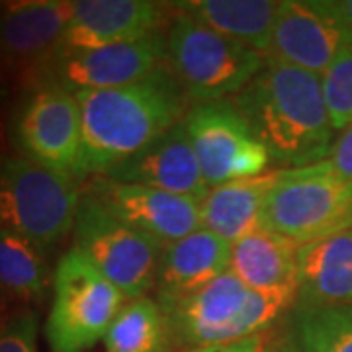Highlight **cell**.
<instances>
[{
  "instance_id": "1",
  "label": "cell",
  "mask_w": 352,
  "mask_h": 352,
  "mask_svg": "<svg viewBox=\"0 0 352 352\" xmlns=\"http://www.w3.org/2000/svg\"><path fill=\"white\" fill-rule=\"evenodd\" d=\"M82 151L76 178L102 176L182 122L188 98L164 65L133 85L76 92Z\"/></svg>"
},
{
  "instance_id": "2",
  "label": "cell",
  "mask_w": 352,
  "mask_h": 352,
  "mask_svg": "<svg viewBox=\"0 0 352 352\" xmlns=\"http://www.w3.org/2000/svg\"><path fill=\"white\" fill-rule=\"evenodd\" d=\"M229 102L261 139L272 163L300 168L329 159L337 133L321 76L266 59L261 73Z\"/></svg>"
},
{
  "instance_id": "3",
  "label": "cell",
  "mask_w": 352,
  "mask_h": 352,
  "mask_svg": "<svg viewBox=\"0 0 352 352\" xmlns=\"http://www.w3.org/2000/svg\"><path fill=\"white\" fill-rule=\"evenodd\" d=\"M175 349L192 351L264 335L296 307L298 288L258 292L229 270L188 296H157Z\"/></svg>"
},
{
  "instance_id": "4",
  "label": "cell",
  "mask_w": 352,
  "mask_h": 352,
  "mask_svg": "<svg viewBox=\"0 0 352 352\" xmlns=\"http://www.w3.org/2000/svg\"><path fill=\"white\" fill-rule=\"evenodd\" d=\"M164 38L166 67L192 106L233 98L266 63L264 55L178 10Z\"/></svg>"
},
{
  "instance_id": "5",
  "label": "cell",
  "mask_w": 352,
  "mask_h": 352,
  "mask_svg": "<svg viewBox=\"0 0 352 352\" xmlns=\"http://www.w3.org/2000/svg\"><path fill=\"white\" fill-rule=\"evenodd\" d=\"M75 176L30 161H0V229L14 231L50 252L73 231L80 188Z\"/></svg>"
},
{
  "instance_id": "6",
  "label": "cell",
  "mask_w": 352,
  "mask_h": 352,
  "mask_svg": "<svg viewBox=\"0 0 352 352\" xmlns=\"http://www.w3.org/2000/svg\"><path fill=\"white\" fill-rule=\"evenodd\" d=\"M352 226V182L329 161L280 168L264 204L263 227L305 245Z\"/></svg>"
},
{
  "instance_id": "7",
  "label": "cell",
  "mask_w": 352,
  "mask_h": 352,
  "mask_svg": "<svg viewBox=\"0 0 352 352\" xmlns=\"http://www.w3.org/2000/svg\"><path fill=\"white\" fill-rule=\"evenodd\" d=\"M127 303L113 286L75 247L53 272V302L45 337L53 352H85L106 337L113 319Z\"/></svg>"
},
{
  "instance_id": "8",
  "label": "cell",
  "mask_w": 352,
  "mask_h": 352,
  "mask_svg": "<svg viewBox=\"0 0 352 352\" xmlns=\"http://www.w3.org/2000/svg\"><path fill=\"white\" fill-rule=\"evenodd\" d=\"M75 249L87 256L127 300L149 294L157 284L163 245L110 214L100 201L80 192Z\"/></svg>"
},
{
  "instance_id": "9",
  "label": "cell",
  "mask_w": 352,
  "mask_h": 352,
  "mask_svg": "<svg viewBox=\"0 0 352 352\" xmlns=\"http://www.w3.org/2000/svg\"><path fill=\"white\" fill-rule=\"evenodd\" d=\"M166 65L163 30L151 36L94 50H59L34 71L38 87L67 92L108 90L133 85Z\"/></svg>"
},
{
  "instance_id": "10",
  "label": "cell",
  "mask_w": 352,
  "mask_h": 352,
  "mask_svg": "<svg viewBox=\"0 0 352 352\" xmlns=\"http://www.w3.org/2000/svg\"><path fill=\"white\" fill-rule=\"evenodd\" d=\"M182 124L210 190L268 173L270 155L229 100L190 106Z\"/></svg>"
},
{
  "instance_id": "11",
  "label": "cell",
  "mask_w": 352,
  "mask_h": 352,
  "mask_svg": "<svg viewBox=\"0 0 352 352\" xmlns=\"http://www.w3.org/2000/svg\"><path fill=\"white\" fill-rule=\"evenodd\" d=\"M14 139L22 157L76 178L82 124L75 94L57 87L34 88L16 113Z\"/></svg>"
},
{
  "instance_id": "12",
  "label": "cell",
  "mask_w": 352,
  "mask_h": 352,
  "mask_svg": "<svg viewBox=\"0 0 352 352\" xmlns=\"http://www.w3.org/2000/svg\"><path fill=\"white\" fill-rule=\"evenodd\" d=\"M80 192L163 247L201 227L200 201L192 198L139 184L112 182L104 176H92Z\"/></svg>"
},
{
  "instance_id": "13",
  "label": "cell",
  "mask_w": 352,
  "mask_h": 352,
  "mask_svg": "<svg viewBox=\"0 0 352 352\" xmlns=\"http://www.w3.org/2000/svg\"><path fill=\"white\" fill-rule=\"evenodd\" d=\"M349 43V36L321 0H284L278 2L266 59L323 76Z\"/></svg>"
},
{
  "instance_id": "14",
  "label": "cell",
  "mask_w": 352,
  "mask_h": 352,
  "mask_svg": "<svg viewBox=\"0 0 352 352\" xmlns=\"http://www.w3.org/2000/svg\"><path fill=\"white\" fill-rule=\"evenodd\" d=\"M102 176L112 182L163 190L200 204L210 194L182 122Z\"/></svg>"
},
{
  "instance_id": "15",
  "label": "cell",
  "mask_w": 352,
  "mask_h": 352,
  "mask_svg": "<svg viewBox=\"0 0 352 352\" xmlns=\"http://www.w3.org/2000/svg\"><path fill=\"white\" fill-rule=\"evenodd\" d=\"M166 4L153 0H73L63 50H94L161 32Z\"/></svg>"
},
{
  "instance_id": "16",
  "label": "cell",
  "mask_w": 352,
  "mask_h": 352,
  "mask_svg": "<svg viewBox=\"0 0 352 352\" xmlns=\"http://www.w3.org/2000/svg\"><path fill=\"white\" fill-rule=\"evenodd\" d=\"M71 18L69 0H24L0 6V57L32 69L61 47Z\"/></svg>"
},
{
  "instance_id": "17",
  "label": "cell",
  "mask_w": 352,
  "mask_h": 352,
  "mask_svg": "<svg viewBox=\"0 0 352 352\" xmlns=\"http://www.w3.org/2000/svg\"><path fill=\"white\" fill-rule=\"evenodd\" d=\"M352 305V226L300 245L298 302L294 309Z\"/></svg>"
},
{
  "instance_id": "18",
  "label": "cell",
  "mask_w": 352,
  "mask_h": 352,
  "mask_svg": "<svg viewBox=\"0 0 352 352\" xmlns=\"http://www.w3.org/2000/svg\"><path fill=\"white\" fill-rule=\"evenodd\" d=\"M231 261V243L196 229L182 239L166 245L157 272V296H188L226 274Z\"/></svg>"
},
{
  "instance_id": "19",
  "label": "cell",
  "mask_w": 352,
  "mask_h": 352,
  "mask_svg": "<svg viewBox=\"0 0 352 352\" xmlns=\"http://www.w3.org/2000/svg\"><path fill=\"white\" fill-rule=\"evenodd\" d=\"M298 252L296 241L261 227L231 245L229 272L258 292L298 288Z\"/></svg>"
},
{
  "instance_id": "20",
  "label": "cell",
  "mask_w": 352,
  "mask_h": 352,
  "mask_svg": "<svg viewBox=\"0 0 352 352\" xmlns=\"http://www.w3.org/2000/svg\"><path fill=\"white\" fill-rule=\"evenodd\" d=\"M278 170L280 168H274L254 178L235 180L210 190L200 204L201 227L231 245L261 229L264 204L276 182Z\"/></svg>"
},
{
  "instance_id": "21",
  "label": "cell",
  "mask_w": 352,
  "mask_h": 352,
  "mask_svg": "<svg viewBox=\"0 0 352 352\" xmlns=\"http://www.w3.org/2000/svg\"><path fill=\"white\" fill-rule=\"evenodd\" d=\"M173 8L266 57L278 2L272 0H188Z\"/></svg>"
},
{
  "instance_id": "22",
  "label": "cell",
  "mask_w": 352,
  "mask_h": 352,
  "mask_svg": "<svg viewBox=\"0 0 352 352\" xmlns=\"http://www.w3.org/2000/svg\"><path fill=\"white\" fill-rule=\"evenodd\" d=\"M51 282L47 251L14 231L0 229V294L10 303H39Z\"/></svg>"
},
{
  "instance_id": "23",
  "label": "cell",
  "mask_w": 352,
  "mask_h": 352,
  "mask_svg": "<svg viewBox=\"0 0 352 352\" xmlns=\"http://www.w3.org/2000/svg\"><path fill=\"white\" fill-rule=\"evenodd\" d=\"M106 352H173V337L161 305L151 296L127 300L104 337Z\"/></svg>"
},
{
  "instance_id": "24",
  "label": "cell",
  "mask_w": 352,
  "mask_h": 352,
  "mask_svg": "<svg viewBox=\"0 0 352 352\" xmlns=\"http://www.w3.org/2000/svg\"><path fill=\"white\" fill-rule=\"evenodd\" d=\"M302 352H352V305L333 309H294Z\"/></svg>"
},
{
  "instance_id": "25",
  "label": "cell",
  "mask_w": 352,
  "mask_h": 352,
  "mask_svg": "<svg viewBox=\"0 0 352 352\" xmlns=\"http://www.w3.org/2000/svg\"><path fill=\"white\" fill-rule=\"evenodd\" d=\"M323 94L335 133L352 122V43L344 45L321 76Z\"/></svg>"
},
{
  "instance_id": "26",
  "label": "cell",
  "mask_w": 352,
  "mask_h": 352,
  "mask_svg": "<svg viewBox=\"0 0 352 352\" xmlns=\"http://www.w3.org/2000/svg\"><path fill=\"white\" fill-rule=\"evenodd\" d=\"M38 314L30 307L12 311L0 331V352H38Z\"/></svg>"
},
{
  "instance_id": "27",
  "label": "cell",
  "mask_w": 352,
  "mask_h": 352,
  "mask_svg": "<svg viewBox=\"0 0 352 352\" xmlns=\"http://www.w3.org/2000/svg\"><path fill=\"white\" fill-rule=\"evenodd\" d=\"M327 161L344 180L352 182V122L337 133Z\"/></svg>"
},
{
  "instance_id": "28",
  "label": "cell",
  "mask_w": 352,
  "mask_h": 352,
  "mask_svg": "<svg viewBox=\"0 0 352 352\" xmlns=\"http://www.w3.org/2000/svg\"><path fill=\"white\" fill-rule=\"evenodd\" d=\"M268 339L266 335H256L251 339L237 340V342H227V344H214V346H201L184 352H266Z\"/></svg>"
},
{
  "instance_id": "29",
  "label": "cell",
  "mask_w": 352,
  "mask_h": 352,
  "mask_svg": "<svg viewBox=\"0 0 352 352\" xmlns=\"http://www.w3.org/2000/svg\"><path fill=\"white\" fill-rule=\"evenodd\" d=\"M321 4L352 41V0H321Z\"/></svg>"
},
{
  "instance_id": "30",
  "label": "cell",
  "mask_w": 352,
  "mask_h": 352,
  "mask_svg": "<svg viewBox=\"0 0 352 352\" xmlns=\"http://www.w3.org/2000/svg\"><path fill=\"white\" fill-rule=\"evenodd\" d=\"M266 352H302L298 339H294L292 335H282L278 339L268 340Z\"/></svg>"
},
{
  "instance_id": "31",
  "label": "cell",
  "mask_w": 352,
  "mask_h": 352,
  "mask_svg": "<svg viewBox=\"0 0 352 352\" xmlns=\"http://www.w3.org/2000/svg\"><path fill=\"white\" fill-rule=\"evenodd\" d=\"M10 315H12V311H10V300H6V298L0 294V331L4 329V325H6V321H8Z\"/></svg>"
}]
</instances>
